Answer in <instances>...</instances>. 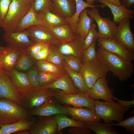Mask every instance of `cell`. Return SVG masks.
Here are the masks:
<instances>
[{
  "label": "cell",
  "instance_id": "6da1fadb",
  "mask_svg": "<svg viewBox=\"0 0 134 134\" xmlns=\"http://www.w3.org/2000/svg\"><path fill=\"white\" fill-rule=\"evenodd\" d=\"M97 52V58L106 66L114 76L117 77L120 81H126L134 73V65L132 62L100 48Z\"/></svg>",
  "mask_w": 134,
  "mask_h": 134
},
{
  "label": "cell",
  "instance_id": "7a4b0ae2",
  "mask_svg": "<svg viewBox=\"0 0 134 134\" xmlns=\"http://www.w3.org/2000/svg\"><path fill=\"white\" fill-rule=\"evenodd\" d=\"M34 119L30 113L16 102L0 99V124L15 123L23 119Z\"/></svg>",
  "mask_w": 134,
  "mask_h": 134
},
{
  "label": "cell",
  "instance_id": "3957f363",
  "mask_svg": "<svg viewBox=\"0 0 134 134\" xmlns=\"http://www.w3.org/2000/svg\"><path fill=\"white\" fill-rule=\"evenodd\" d=\"M131 108L124 107L120 104L111 102H102L95 100L94 109L96 114L103 119L105 123L115 121L119 122L123 120L124 114Z\"/></svg>",
  "mask_w": 134,
  "mask_h": 134
},
{
  "label": "cell",
  "instance_id": "277c9868",
  "mask_svg": "<svg viewBox=\"0 0 134 134\" xmlns=\"http://www.w3.org/2000/svg\"><path fill=\"white\" fill-rule=\"evenodd\" d=\"M33 2L25 0H11L2 27L5 32L10 33L15 31L18 23L28 13Z\"/></svg>",
  "mask_w": 134,
  "mask_h": 134
},
{
  "label": "cell",
  "instance_id": "5b68a950",
  "mask_svg": "<svg viewBox=\"0 0 134 134\" xmlns=\"http://www.w3.org/2000/svg\"><path fill=\"white\" fill-rule=\"evenodd\" d=\"M60 91L43 87L31 89L26 92L20 93L22 98L21 105L30 109L39 106L50 98L56 97Z\"/></svg>",
  "mask_w": 134,
  "mask_h": 134
},
{
  "label": "cell",
  "instance_id": "8992f818",
  "mask_svg": "<svg viewBox=\"0 0 134 134\" xmlns=\"http://www.w3.org/2000/svg\"><path fill=\"white\" fill-rule=\"evenodd\" d=\"M109 71L106 66L97 58L87 63H82L80 72L90 89L98 79L106 78Z\"/></svg>",
  "mask_w": 134,
  "mask_h": 134
},
{
  "label": "cell",
  "instance_id": "52a82bcc",
  "mask_svg": "<svg viewBox=\"0 0 134 134\" xmlns=\"http://www.w3.org/2000/svg\"><path fill=\"white\" fill-rule=\"evenodd\" d=\"M1 98L10 100L21 105L22 97L12 79L9 71L0 63V99Z\"/></svg>",
  "mask_w": 134,
  "mask_h": 134
},
{
  "label": "cell",
  "instance_id": "ba28073f",
  "mask_svg": "<svg viewBox=\"0 0 134 134\" xmlns=\"http://www.w3.org/2000/svg\"><path fill=\"white\" fill-rule=\"evenodd\" d=\"M86 10L88 15L92 17L98 25V38L114 39L117 29L116 23L108 17H102L100 15L99 9L94 7Z\"/></svg>",
  "mask_w": 134,
  "mask_h": 134
},
{
  "label": "cell",
  "instance_id": "9c48e42d",
  "mask_svg": "<svg viewBox=\"0 0 134 134\" xmlns=\"http://www.w3.org/2000/svg\"><path fill=\"white\" fill-rule=\"evenodd\" d=\"M55 98L57 102L61 104L94 109L95 100L90 96L89 93H84L79 91L76 94H68L61 90Z\"/></svg>",
  "mask_w": 134,
  "mask_h": 134
},
{
  "label": "cell",
  "instance_id": "30bf717a",
  "mask_svg": "<svg viewBox=\"0 0 134 134\" xmlns=\"http://www.w3.org/2000/svg\"><path fill=\"white\" fill-rule=\"evenodd\" d=\"M26 30L29 38L34 43H43L55 46L61 43L50 29L43 25L38 24L32 26Z\"/></svg>",
  "mask_w": 134,
  "mask_h": 134
},
{
  "label": "cell",
  "instance_id": "8fae6325",
  "mask_svg": "<svg viewBox=\"0 0 134 134\" xmlns=\"http://www.w3.org/2000/svg\"><path fill=\"white\" fill-rule=\"evenodd\" d=\"M131 24L128 18H124L120 22L114 39L134 53V36L130 29Z\"/></svg>",
  "mask_w": 134,
  "mask_h": 134
},
{
  "label": "cell",
  "instance_id": "7c38bea8",
  "mask_svg": "<svg viewBox=\"0 0 134 134\" xmlns=\"http://www.w3.org/2000/svg\"><path fill=\"white\" fill-rule=\"evenodd\" d=\"M97 41L99 48L115 54L127 61L132 62L134 60V53L114 39L98 38Z\"/></svg>",
  "mask_w": 134,
  "mask_h": 134
},
{
  "label": "cell",
  "instance_id": "4fadbf2b",
  "mask_svg": "<svg viewBox=\"0 0 134 134\" xmlns=\"http://www.w3.org/2000/svg\"><path fill=\"white\" fill-rule=\"evenodd\" d=\"M3 37L8 46L20 51L34 43L29 38L26 30L10 33L5 32Z\"/></svg>",
  "mask_w": 134,
  "mask_h": 134
},
{
  "label": "cell",
  "instance_id": "5bb4252c",
  "mask_svg": "<svg viewBox=\"0 0 134 134\" xmlns=\"http://www.w3.org/2000/svg\"><path fill=\"white\" fill-rule=\"evenodd\" d=\"M108 82L106 78L98 79L89 89L90 96L94 100L101 99L108 102L117 100L118 99L112 95L113 89L109 88Z\"/></svg>",
  "mask_w": 134,
  "mask_h": 134
},
{
  "label": "cell",
  "instance_id": "9a60e30c",
  "mask_svg": "<svg viewBox=\"0 0 134 134\" xmlns=\"http://www.w3.org/2000/svg\"><path fill=\"white\" fill-rule=\"evenodd\" d=\"M52 98H50L41 105L34 108L30 113L31 115L38 116L40 117L59 114L70 116L63 106L52 100Z\"/></svg>",
  "mask_w": 134,
  "mask_h": 134
},
{
  "label": "cell",
  "instance_id": "2e32d148",
  "mask_svg": "<svg viewBox=\"0 0 134 134\" xmlns=\"http://www.w3.org/2000/svg\"><path fill=\"white\" fill-rule=\"evenodd\" d=\"M76 34V37L71 41L61 43L55 46L63 55L73 56L79 59L82 62L84 39L80 35Z\"/></svg>",
  "mask_w": 134,
  "mask_h": 134
},
{
  "label": "cell",
  "instance_id": "e0dca14e",
  "mask_svg": "<svg viewBox=\"0 0 134 134\" xmlns=\"http://www.w3.org/2000/svg\"><path fill=\"white\" fill-rule=\"evenodd\" d=\"M72 118L82 122L87 121L100 122V118L96 114L94 109L88 107H72L70 105H63Z\"/></svg>",
  "mask_w": 134,
  "mask_h": 134
},
{
  "label": "cell",
  "instance_id": "ac0fdd59",
  "mask_svg": "<svg viewBox=\"0 0 134 134\" xmlns=\"http://www.w3.org/2000/svg\"><path fill=\"white\" fill-rule=\"evenodd\" d=\"M28 131L29 134H57V125L54 115L47 117L35 123Z\"/></svg>",
  "mask_w": 134,
  "mask_h": 134
},
{
  "label": "cell",
  "instance_id": "d6986e66",
  "mask_svg": "<svg viewBox=\"0 0 134 134\" xmlns=\"http://www.w3.org/2000/svg\"><path fill=\"white\" fill-rule=\"evenodd\" d=\"M43 88L61 89L68 94H76L80 91L66 71L55 81Z\"/></svg>",
  "mask_w": 134,
  "mask_h": 134
},
{
  "label": "cell",
  "instance_id": "ffe728a7",
  "mask_svg": "<svg viewBox=\"0 0 134 134\" xmlns=\"http://www.w3.org/2000/svg\"><path fill=\"white\" fill-rule=\"evenodd\" d=\"M21 51L9 46L0 47L1 63L5 68L10 71L14 68Z\"/></svg>",
  "mask_w": 134,
  "mask_h": 134
},
{
  "label": "cell",
  "instance_id": "44dd1931",
  "mask_svg": "<svg viewBox=\"0 0 134 134\" xmlns=\"http://www.w3.org/2000/svg\"><path fill=\"white\" fill-rule=\"evenodd\" d=\"M54 13L65 19L71 17L76 9L75 0H52Z\"/></svg>",
  "mask_w": 134,
  "mask_h": 134
},
{
  "label": "cell",
  "instance_id": "7402d4cb",
  "mask_svg": "<svg viewBox=\"0 0 134 134\" xmlns=\"http://www.w3.org/2000/svg\"><path fill=\"white\" fill-rule=\"evenodd\" d=\"M49 28L61 43L70 42L73 39L76 35L68 23Z\"/></svg>",
  "mask_w": 134,
  "mask_h": 134
},
{
  "label": "cell",
  "instance_id": "603a6c76",
  "mask_svg": "<svg viewBox=\"0 0 134 134\" xmlns=\"http://www.w3.org/2000/svg\"><path fill=\"white\" fill-rule=\"evenodd\" d=\"M101 3L105 4L111 10L113 16V21L118 24L123 19L133 18L134 11L128 9L124 6H119L110 3L105 0H97Z\"/></svg>",
  "mask_w": 134,
  "mask_h": 134
},
{
  "label": "cell",
  "instance_id": "cb8c5ba5",
  "mask_svg": "<svg viewBox=\"0 0 134 134\" xmlns=\"http://www.w3.org/2000/svg\"><path fill=\"white\" fill-rule=\"evenodd\" d=\"M35 123L34 119H25L12 124H0V134H10L21 131L28 130Z\"/></svg>",
  "mask_w": 134,
  "mask_h": 134
},
{
  "label": "cell",
  "instance_id": "d4e9b609",
  "mask_svg": "<svg viewBox=\"0 0 134 134\" xmlns=\"http://www.w3.org/2000/svg\"><path fill=\"white\" fill-rule=\"evenodd\" d=\"M39 14L38 24L48 28L68 23L63 18L51 11Z\"/></svg>",
  "mask_w": 134,
  "mask_h": 134
},
{
  "label": "cell",
  "instance_id": "484cf974",
  "mask_svg": "<svg viewBox=\"0 0 134 134\" xmlns=\"http://www.w3.org/2000/svg\"><path fill=\"white\" fill-rule=\"evenodd\" d=\"M86 10V8L84 9L80 13L79 20L76 26L75 31L76 33L80 35L84 39L94 20L92 17L88 15Z\"/></svg>",
  "mask_w": 134,
  "mask_h": 134
},
{
  "label": "cell",
  "instance_id": "4316f807",
  "mask_svg": "<svg viewBox=\"0 0 134 134\" xmlns=\"http://www.w3.org/2000/svg\"><path fill=\"white\" fill-rule=\"evenodd\" d=\"M9 71L12 79L20 93L26 92L31 89L26 73L15 69Z\"/></svg>",
  "mask_w": 134,
  "mask_h": 134
},
{
  "label": "cell",
  "instance_id": "83f0119b",
  "mask_svg": "<svg viewBox=\"0 0 134 134\" xmlns=\"http://www.w3.org/2000/svg\"><path fill=\"white\" fill-rule=\"evenodd\" d=\"M85 127L94 131L97 134H120L112 127L113 123L103 124L96 121L83 122Z\"/></svg>",
  "mask_w": 134,
  "mask_h": 134
},
{
  "label": "cell",
  "instance_id": "f1b7e54d",
  "mask_svg": "<svg viewBox=\"0 0 134 134\" xmlns=\"http://www.w3.org/2000/svg\"><path fill=\"white\" fill-rule=\"evenodd\" d=\"M39 14L35 10L33 4L28 13L18 23L15 31H22L38 24Z\"/></svg>",
  "mask_w": 134,
  "mask_h": 134
},
{
  "label": "cell",
  "instance_id": "f546056e",
  "mask_svg": "<svg viewBox=\"0 0 134 134\" xmlns=\"http://www.w3.org/2000/svg\"><path fill=\"white\" fill-rule=\"evenodd\" d=\"M76 9L74 14L71 17L65 19L66 20L70 25L73 31L75 32V28L79 20V15L82 11L87 7L93 8L99 6L103 7L106 6L104 4L101 5H92L83 0H75Z\"/></svg>",
  "mask_w": 134,
  "mask_h": 134
},
{
  "label": "cell",
  "instance_id": "4dcf8cb0",
  "mask_svg": "<svg viewBox=\"0 0 134 134\" xmlns=\"http://www.w3.org/2000/svg\"><path fill=\"white\" fill-rule=\"evenodd\" d=\"M63 67L72 79L75 87L79 91L84 93H89L90 89L86 85L81 74L72 70L65 61Z\"/></svg>",
  "mask_w": 134,
  "mask_h": 134
},
{
  "label": "cell",
  "instance_id": "1f68e13d",
  "mask_svg": "<svg viewBox=\"0 0 134 134\" xmlns=\"http://www.w3.org/2000/svg\"><path fill=\"white\" fill-rule=\"evenodd\" d=\"M57 125V134L61 133L65 128L69 127H85L83 122L71 118L63 114L54 115Z\"/></svg>",
  "mask_w": 134,
  "mask_h": 134
},
{
  "label": "cell",
  "instance_id": "d6a6232c",
  "mask_svg": "<svg viewBox=\"0 0 134 134\" xmlns=\"http://www.w3.org/2000/svg\"><path fill=\"white\" fill-rule=\"evenodd\" d=\"M36 62V61L25 50L21 51L14 69L18 70H26L33 66Z\"/></svg>",
  "mask_w": 134,
  "mask_h": 134
},
{
  "label": "cell",
  "instance_id": "836d02e7",
  "mask_svg": "<svg viewBox=\"0 0 134 134\" xmlns=\"http://www.w3.org/2000/svg\"><path fill=\"white\" fill-rule=\"evenodd\" d=\"M35 65L39 70L61 76L65 71L64 67L56 65L46 61H36Z\"/></svg>",
  "mask_w": 134,
  "mask_h": 134
},
{
  "label": "cell",
  "instance_id": "e575fe53",
  "mask_svg": "<svg viewBox=\"0 0 134 134\" xmlns=\"http://www.w3.org/2000/svg\"><path fill=\"white\" fill-rule=\"evenodd\" d=\"M46 61L57 66L63 67L64 61L63 55L60 52L55 46H51L50 52Z\"/></svg>",
  "mask_w": 134,
  "mask_h": 134
},
{
  "label": "cell",
  "instance_id": "d590c367",
  "mask_svg": "<svg viewBox=\"0 0 134 134\" xmlns=\"http://www.w3.org/2000/svg\"><path fill=\"white\" fill-rule=\"evenodd\" d=\"M33 6L35 10L38 14L48 11L54 13L52 0H34Z\"/></svg>",
  "mask_w": 134,
  "mask_h": 134
},
{
  "label": "cell",
  "instance_id": "8d00e7d4",
  "mask_svg": "<svg viewBox=\"0 0 134 134\" xmlns=\"http://www.w3.org/2000/svg\"><path fill=\"white\" fill-rule=\"evenodd\" d=\"M31 89L39 88V70L36 66H33L26 73Z\"/></svg>",
  "mask_w": 134,
  "mask_h": 134
},
{
  "label": "cell",
  "instance_id": "74e56055",
  "mask_svg": "<svg viewBox=\"0 0 134 134\" xmlns=\"http://www.w3.org/2000/svg\"><path fill=\"white\" fill-rule=\"evenodd\" d=\"M97 39L96 38L90 45L83 50L82 52V63H87L97 58L96 45Z\"/></svg>",
  "mask_w": 134,
  "mask_h": 134
},
{
  "label": "cell",
  "instance_id": "f35d334b",
  "mask_svg": "<svg viewBox=\"0 0 134 134\" xmlns=\"http://www.w3.org/2000/svg\"><path fill=\"white\" fill-rule=\"evenodd\" d=\"M39 86L40 88L51 83L60 76L55 74L39 70Z\"/></svg>",
  "mask_w": 134,
  "mask_h": 134
},
{
  "label": "cell",
  "instance_id": "ab89813d",
  "mask_svg": "<svg viewBox=\"0 0 134 134\" xmlns=\"http://www.w3.org/2000/svg\"><path fill=\"white\" fill-rule=\"evenodd\" d=\"M63 58L66 63L72 70L80 72L82 63L78 58L70 55H63Z\"/></svg>",
  "mask_w": 134,
  "mask_h": 134
},
{
  "label": "cell",
  "instance_id": "60d3db41",
  "mask_svg": "<svg viewBox=\"0 0 134 134\" xmlns=\"http://www.w3.org/2000/svg\"><path fill=\"white\" fill-rule=\"evenodd\" d=\"M96 27L94 23H93L91 25L88 34L84 39L83 50L90 45L96 38H98V33L96 29Z\"/></svg>",
  "mask_w": 134,
  "mask_h": 134
},
{
  "label": "cell",
  "instance_id": "b9f144b4",
  "mask_svg": "<svg viewBox=\"0 0 134 134\" xmlns=\"http://www.w3.org/2000/svg\"><path fill=\"white\" fill-rule=\"evenodd\" d=\"M112 126H121L124 127L126 131L131 134L134 133V116H132L117 123H113Z\"/></svg>",
  "mask_w": 134,
  "mask_h": 134
},
{
  "label": "cell",
  "instance_id": "7bdbcfd3",
  "mask_svg": "<svg viewBox=\"0 0 134 134\" xmlns=\"http://www.w3.org/2000/svg\"><path fill=\"white\" fill-rule=\"evenodd\" d=\"M11 0H0V27L2 28L5 17Z\"/></svg>",
  "mask_w": 134,
  "mask_h": 134
},
{
  "label": "cell",
  "instance_id": "ee69618b",
  "mask_svg": "<svg viewBox=\"0 0 134 134\" xmlns=\"http://www.w3.org/2000/svg\"><path fill=\"white\" fill-rule=\"evenodd\" d=\"M52 45H47L42 50L34 55L32 57L37 61H46L48 56Z\"/></svg>",
  "mask_w": 134,
  "mask_h": 134
},
{
  "label": "cell",
  "instance_id": "f6af8a7d",
  "mask_svg": "<svg viewBox=\"0 0 134 134\" xmlns=\"http://www.w3.org/2000/svg\"><path fill=\"white\" fill-rule=\"evenodd\" d=\"M48 45L49 44L43 43H34L28 47L25 50L32 57L34 55L42 50Z\"/></svg>",
  "mask_w": 134,
  "mask_h": 134
},
{
  "label": "cell",
  "instance_id": "bcb514c9",
  "mask_svg": "<svg viewBox=\"0 0 134 134\" xmlns=\"http://www.w3.org/2000/svg\"><path fill=\"white\" fill-rule=\"evenodd\" d=\"M90 130L86 127H72L67 132L68 134H90Z\"/></svg>",
  "mask_w": 134,
  "mask_h": 134
},
{
  "label": "cell",
  "instance_id": "7dc6e473",
  "mask_svg": "<svg viewBox=\"0 0 134 134\" xmlns=\"http://www.w3.org/2000/svg\"><path fill=\"white\" fill-rule=\"evenodd\" d=\"M121 5L128 9H130L134 4V0H119Z\"/></svg>",
  "mask_w": 134,
  "mask_h": 134
},
{
  "label": "cell",
  "instance_id": "c3c4849f",
  "mask_svg": "<svg viewBox=\"0 0 134 134\" xmlns=\"http://www.w3.org/2000/svg\"><path fill=\"white\" fill-rule=\"evenodd\" d=\"M118 102L117 103L119 104L122 106L126 107H131L132 105H134V100L130 101H125L118 99Z\"/></svg>",
  "mask_w": 134,
  "mask_h": 134
},
{
  "label": "cell",
  "instance_id": "681fc988",
  "mask_svg": "<svg viewBox=\"0 0 134 134\" xmlns=\"http://www.w3.org/2000/svg\"><path fill=\"white\" fill-rule=\"evenodd\" d=\"M107 1L112 4L119 6L122 5L119 1V0H105Z\"/></svg>",
  "mask_w": 134,
  "mask_h": 134
},
{
  "label": "cell",
  "instance_id": "f907efd6",
  "mask_svg": "<svg viewBox=\"0 0 134 134\" xmlns=\"http://www.w3.org/2000/svg\"><path fill=\"white\" fill-rule=\"evenodd\" d=\"M14 134H29L28 130H24L17 132Z\"/></svg>",
  "mask_w": 134,
  "mask_h": 134
},
{
  "label": "cell",
  "instance_id": "816d5d0a",
  "mask_svg": "<svg viewBox=\"0 0 134 134\" xmlns=\"http://www.w3.org/2000/svg\"><path fill=\"white\" fill-rule=\"evenodd\" d=\"M86 0V2L89 4L92 5H94V3L97 1V0Z\"/></svg>",
  "mask_w": 134,
  "mask_h": 134
},
{
  "label": "cell",
  "instance_id": "f5cc1de1",
  "mask_svg": "<svg viewBox=\"0 0 134 134\" xmlns=\"http://www.w3.org/2000/svg\"><path fill=\"white\" fill-rule=\"evenodd\" d=\"M27 1L30 2H33L34 0H25Z\"/></svg>",
  "mask_w": 134,
  "mask_h": 134
},
{
  "label": "cell",
  "instance_id": "db71d44e",
  "mask_svg": "<svg viewBox=\"0 0 134 134\" xmlns=\"http://www.w3.org/2000/svg\"><path fill=\"white\" fill-rule=\"evenodd\" d=\"M0 63H1V61H0Z\"/></svg>",
  "mask_w": 134,
  "mask_h": 134
},
{
  "label": "cell",
  "instance_id": "11a10c76",
  "mask_svg": "<svg viewBox=\"0 0 134 134\" xmlns=\"http://www.w3.org/2000/svg\"></svg>",
  "mask_w": 134,
  "mask_h": 134
}]
</instances>
